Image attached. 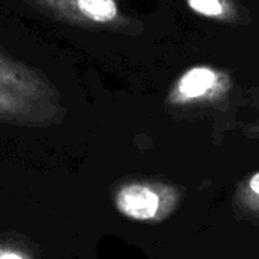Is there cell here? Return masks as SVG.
I'll list each match as a JSON object with an SVG mask.
<instances>
[{"label": "cell", "mask_w": 259, "mask_h": 259, "mask_svg": "<svg viewBox=\"0 0 259 259\" xmlns=\"http://www.w3.org/2000/svg\"><path fill=\"white\" fill-rule=\"evenodd\" d=\"M77 103V76L65 49L0 9V126L58 131Z\"/></svg>", "instance_id": "cell-1"}, {"label": "cell", "mask_w": 259, "mask_h": 259, "mask_svg": "<svg viewBox=\"0 0 259 259\" xmlns=\"http://www.w3.org/2000/svg\"><path fill=\"white\" fill-rule=\"evenodd\" d=\"M229 87L228 76L209 67L187 70L173 87L168 100L176 105L211 100L223 94Z\"/></svg>", "instance_id": "cell-2"}, {"label": "cell", "mask_w": 259, "mask_h": 259, "mask_svg": "<svg viewBox=\"0 0 259 259\" xmlns=\"http://www.w3.org/2000/svg\"><path fill=\"white\" fill-rule=\"evenodd\" d=\"M117 208L121 214L135 220H150L159 211V196L147 185L132 184L123 187L115 197Z\"/></svg>", "instance_id": "cell-3"}, {"label": "cell", "mask_w": 259, "mask_h": 259, "mask_svg": "<svg viewBox=\"0 0 259 259\" xmlns=\"http://www.w3.org/2000/svg\"><path fill=\"white\" fill-rule=\"evenodd\" d=\"M187 3L194 12L209 18L231 21L235 14L228 0H187Z\"/></svg>", "instance_id": "cell-4"}, {"label": "cell", "mask_w": 259, "mask_h": 259, "mask_svg": "<svg viewBox=\"0 0 259 259\" xmlns=\"http://www.w3.org/2000/svg\"><path fill=\"white\" fill-rule=\"evenodd\" d=\"M0 259H24L21 255L15 253V252H11V250H5V252H0Z\"/></svg>", "instance_id": "cell-5"}, {"label": "cell", "mask_w": 259, "mask_h": 259, "mask_svg": "<svg viewBox=\"0 0 259 259\" xmlns=\"http://www.w3.org/2000/svg\"><path fill=\"white\" fill-rule=\"evenodd\" d=\"M250 188H252L256 194H259V173H256V175L250 179Z\"/></svg>", "instance_id": "cell-6"}]
</instances>
